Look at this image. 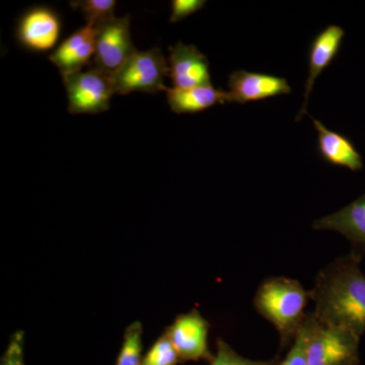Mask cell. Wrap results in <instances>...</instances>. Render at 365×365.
Instances as JSON below:
<instances>
[{"label":"cell","instance_id":"6da1fadb","mask_svg":"<svg viewBox=\"0 0 365 365\" xmlns=\"http://www.w3.org/2000/svg\"><path fill=\"white\" fill-rule=\"evenodd\" d=\"M361 259L351 253L335 259L317 275L309 292L316 318L326 325L365 333V274Z\"/></svg>","mask_w":365,"mask_h":365},{"label":"cell","instance_id":"7a4b0ae2","mask_svg":"<svg viewBox=\"0 0 365 365\" xmlns=\"http://www.w3.org/2000/svg\"><path fill=\"white\" fill-rule=\"evenodd\" d=\"M311 299L299 280L272 276L261 283L254 297L256 311L279 334L280 348L292 346L307 317Z\"/></svg>","mask_w":365,"mask_h":365},{"label":"cell","instance_id":"3957f363","mask_svg":"<svg viewBox=\"0 0 365 365\" xmlns=\"http://www.w3.org/2000/svg\"><path fill=\"white\" fill-rule=\"evenodd\" d=\"M307 337V365H359L360 337L346 329L326 325L307 314L302 324Z\"/></svg>","mask_w":365,"mask_h":365},{"label":"cell","instance_id":"277c9868","mask_svg":"<svg viewBox=\"0 0 365 365\" xmlns=\"http://www.w3.org/2000/svg\"><path fill=\"white\" fill-rule=\"evenodd\" d=\"M169 64L158 48L137 51L112 78L115 93L127 95L133 91L155 93L165 91V78Z\"/></svg>","mask_w":365,"mask_h":365},{"label":"cell","instance_id":"5b68a950","mask_svg":"<svg viewBox=\"0 0 365 365\" xmlns=\"http://www.w3.org/2000/svg\"><path fill=\"white\" fill-rule=\"evenodd\" d=\"M71 114H98L107 111L114 95L112 78L95 67L62 76Z\"/></svg>","mask_w":365,"mask_h":365},{"label":"cell","instance_id":"8992f818","mask_svg":"<svg viewBox=\"0 0 365 365\" xmlns=\"http://www.w3.org/2000/svg\"><path fill=\"white\" fill-rule=\"evenodd\" d=\"M96 31L93 67L112 78L137 52L131 39L130 16L106 21Z\"/></svg>","mask_w":365,"mask_h":365},{"label":"cell","instance_id":"52a82bcc","mask_svg":"<svg viewBox=\"0 0 365 365\" xmlns=\"http://www.w3.org/2000/svg\"><path fill=\"white\" fill-rule=\"evenodd\" d=\"M210 324L200 312L194 309L189 313L179 314L165 333L177 350L182 362L207 360L215 355L209 349L208 336Z\"/></svg>","mask_w":365,"mask_h":365},{"label":"cell","instance_id":"ba28073f","mask_svg":"<svg viewBox=\"0 0 365 365\" xmlns=\"http://www.w3.org/2000/svg\"><path fill=\"white\" fill-rule=\"evenodd\" d=\"M290 93L292 88L287 79L272 74L239 69L228 78V103L247 104Z\"/></svg>","mask_w":365,"mask_h":365},{"label":"cell","instance_id":"9c48e42d","mask_svg":"<svg viewBox=\"0 0 365 365\" xmlns=\"http://www.w3.org/2000/svg\"><path fill=\"white\" fill-rule=\"evenodd\" d=\"M61 21L58 14L45 6L26 11L16 28V38L21 46L36 52L52 49L58 42Z\"/></svg>","mask_w":365,"mask_h":365},{"label":"cell","instance_id":"30bf717a","mask_svg":"<svg viewBox=\"0 0 365 365\" xmlns=\"http://www.w3.org/2000/svg\"><path fill=\"white\" fill-rule=\"evenodd\" d=\"M169 76L173 88L211 85L207 58L194 45L179 42L170 47Z\"/></svg>","mask_w":365,"mask_h":365},{"label":"cell","instance_id":"8fae6325","mask_svg":"<svg viewBox=\"0 0 365 365\" xmlns=\"http://www.w3.org/2000/svg\"><path fill=\"white\" fill-rule=\"evenodd\" d=\"M313 227L344 235L351 242V253L362 258L365 255V193L332 215L319 218Z\"/></svg>","mask_w":365,"mask_h":365},{"label":"cell","instance_id":"7c38bea8","mask_svg":"<svg viewBox=\"0 0 365 365\" xmlns=\"http://www.w3.org/2000/svg\"><path fill=\"white\" fill-rule=\"evenodd\" d=\"M344 36V30L340 26L330 25L321 31L312 41L309 50V76L304 86V106L297 115V121H300L306 114L307 102L314 83L337 56Z\"/></svg>","mask_w":365,"mask_h":365},{"label":"cell","instance_id":"4fadbf2b","mask_svg":"<svg viewBox=\"0 0 365 365\" xmlns=\"http://www.w3.org/2000/svg\"><path fill=\"white\" fill-rule=\"evenodd\" d=\"M95 26L86 25L69 36L49 56L62 76L83 71L96 52Z\"/></svg>","mask_w":365,"mask_h":365},{"label":"cell","instance_id":"5bb4252c","mask_svg":"<svg viewBox=\"0 0 365 365\" xmlns=\"http://www.w3.org/2000/svg\"><path fill=\"white\" fill-rule=\"evenodd\" d=\"M311 118L318 133V151L322 160L352 172L364 169L362 157L349 138L330 130L319 120Z\"/></svg>","mask_w":365,"mask_h":365},{"label":"cell","instance_id":"9a60e30c","mask_svg":"<svg viewBox=\"0 0 365 365\" xmlns=\"http://www.w3.org/2000/svg\"><path fill=\"white\" fill-rule=\"evenodd\" d=\"M168 103L177 114H195L217 104L228 103L227 91L213 88L212 85L191 88H167Z\"/></svg>","mask_w":365,"mask_h":365},{"label":"cell","instance_id":"2e32d148","mask_svg":"<svg viewBox=\"0 0 365 365\" xmlns=\"http://www.w3.org/2000/svg\"><path fill=\"white\" fill-rule=\"evenodd\" d=\"M143 335V328L139 321L133 322L125 329L123 343L118 354L116 365H141Z\"/></svg>","mask_w":365,"mask_h":365},{"label":"cell","instance_id":"e0dca14e","mask_svg":"<svg viewBox=\"0 0 365 365\" xmlns=\"http://www.w3.org/2000/svg\"><path fill=\"white\" fill-rule=\"evenodd\" d=\"M71 6L78 9L88 21L86 25L98 26L116 18L114 14L117 2L115 0H81L71 1Z\"/></svg>","mask_w":365,"mask_h":365},{"label":"cell","instance_id":"ac0fdd59","mask_svg":"<svg viewBox=\"0 0 365 365\" xmlns=\"http://www.w3.org/2000/svg\"><path fill=\"white\" fill-rule=\"evenodd\" d=\"M181 362L174 345L163 332L144 355L141 365H178Z\"/></svg>","mask_w":365,"mask_h":365},{"label":"cell","instance_id":"d6986e66","mask_svg":"<svg viewBox=\"0 0 365 365\" xmlns=\"http://www.w3.org/2000/svg\"><path fill=\"white\" fill-rule=\"evenodd\" d=\"M216 346H217V351H216L212 361L209 362V365H275L278 361V359L266 360V361L245 359L237 354L222 339H217Z\"/></svg>","mask_w":365,"mask_h":365},{"label":"cell","instance_id":"ffe728a7","mask_svg":"<svg viewBox=\"0 0 365 365\" xmlns=\"http://www.w3.org/2000/svg\"><path fill=\"white\" fill-rule=\"evenodd\" d=\"M24 346H25V332L21 330L16 331L11 335L6 351L2 355L0 365H25Z\"/></svg>","mask_w":365,"mask_h":365},{"label":"cell","instance_id":"44dd1931","mask_svg":"<svg viewBox=\"0 0 365 365\" xmlns=\"http://www.w3.org/2000/svg\"><path fill=\"white\" fill-rule=\"evenodd\" d=\"M275 365H307V337L302 326L300 327L297 337L290 346L289 352L282 360H278Z\"/></svg>","mask_w":365,"mask_h":365},{"label":"cell","instance_id":"7402d4cb","mask_svg":"<svg viewBox=\"0 0 365 365\" xmlns=\"http://www.w3.org/2000/svg\"><path fill=\"white\" fill-rule=\"evenodd\" d=\"M205 4V0H174L172 2L170 23H177L188 18L191 14L202 9Z\"/></svg>","mask_w":365,"mask_h":365}]
</instances>
